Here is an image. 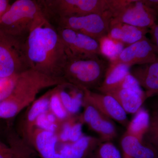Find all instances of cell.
<instances>
[{"label":"cell","instance_id":"cell-1","mask_svg":"<svg viewBox=\"0 0 158 158\" xmlns=\"http://www.w3.org/2000/svg\"><path fill=\"white\" fill-rule=\"evenodd\" d=\"M24 49L31 69L50 77H63L67 61L66 48L56 27L43 13L34 23Z\"/></svg>","mask_w":158,"mask_h":158},{"label":"cell","instance_id":"cell-2","mask_svg":"<svg viewBox=\"0 0 158 158\" xmlns=\"http://www.w3.org/2000/svg\"><path fill=\"white\" fill-rule=\"evenodd\" d=\"M68 83L63 77L48 76L29 69L18 75L8 97L0 102V118H13L35 101L40 90Z\"/></svg>","mask_w":158,"mask_h":158},{"label":"cell","instance_id":"cell-3","mask_svg":"<svg viewBox=\"0 0 158 158\" xmlns=\"http://www.w3.org/2000/svg\"><path fill=\"white\" fill-rule=\"evenodd\" d=\"M108 66L106 61L99 56L68 57L63 77L66 82L82 90L97 89L101 85Z\"/></svg>","mask_w":158,"mask_h":158},{"label":"cell","instance_id":"cell-4","mask_svg":"<svg viewBox=\"0 0 158 158\" xmlns=\"http://www.w3.org/2000/svg\"><path fill=\"white\" fill-rule=\"evenodd\" d=\"M49 21L59 18L103 14L113 11L115 0H38Z\"/></svg>","mask_w":158,"mask_h":158},{"label":"cell","instance_id":"cell-5","mask_svg":"<svg viewBox=\"0 0 158 158\" xmlns=\"http://www.w3.org/2000/svg\"><path fill=\"white\" fill-rule=\"evenodd\" d=\"M42 13L38 1L17 0L3 16L0 31L25 41L34 23Z\"/></svg>","mask_w":158,"mask_h":158},{"label":"cell","instance_id":"cell-6","mask_svg":"<svg viewBox=\"0 0 158 158\" xmlns=\"http://www.w3.org/2000/svg\"><path fill=\"white\" fill-rule=\"evenodd\" d=\"M24 42L0 31V78L17 76L31 69Z\"/></svg>","mask_w":158,"mask_h":158},{"label":"cell","instance_id":"cell-7","mask_svg":"<svg viewBox=\"0 0 158 158\" xmlns=\"http://www.w3.org/2000/svg\"><path fill=\"white\" fill-rule=\"evenodd\" d=\"M112 14H91L77 17L59 18L49 21L56 28L70 29L99 41L107 36ZM55 27V26H54Z\"/></svg>","mask_w":158,"mask_h":158},{"label":"cell","instance_id":"cell-8","mask_svg":"<svg viewBox=\"0 0 158 158\" xmlns=\"http://www.w3.org/2000/svg\"><path fill=\"white\" fill-rule=\"evenodd\" d=\"M157 10L145 6L143 0H125L113 12L110 23L126 24L150 28L156 23Z\"/></svg>","mask_w":158,"mask_h":158},{"label":"cell","instance_id":"cell-9","mask_svg":"<svg viewBox=\"0 0 158 158\" xmlns=\"http://www.w3.org/2000/svg\"><path fill=\"white\" fill-rule=\"evenodd\" d=\"M56 28L66 48L67 57L87 58L102 55L99 42L96 40L70 29Z\"/></svg>","mask_w":158,"mask_h":158},{"label":"cell","instance_id":"cell-10","mask_svg":"<svg viewBox=\"0 0 158 158\" xmlns=\"http://www.w3.org/2000/svg\"><path fill=\"white\" fill-rule=\"evenodd\" d=\"M158 48L145 37L123 48L115 59L110 60L109 65L123 64L130 66L143 65L158 61Z\"/></svg>","mask_w":158,"mask_h":158},{"label":"cell","instance_id":"cell-11","mask_svg":"<svg viewBox=\"0 0 158 158\" xmlns=\"http://www.w3.org/2000/svg\"><path fill=\"white\" fill-rule=\"evenodd\" d=\"M83 104L93 106L102 114L127 127L129 121L127 113L113 97L108 94L98 93L84 89Z\"/></svg>","mask_w":158,"mask_h":158},{"label":"cell","instance_id":"cell-12","mask_svg":"<svg viewBox=\"0 0 158 158\" xmlns=\"http://www.w3.org/2000/svg\"><path fill=\"white\" fill-rule=\"evenodd\" d=\"M85 112L80 120L88 125L90 129L98 133L102 142H110L116 138L117 133L111 119L104 116L93 106L83 104Z\"/></svg>","mask_w":158,"mask_h":158},{"label":"cell","instance_id":"cell-13","mask_svg":"<svg viewBox=\"0 0 158 158\" xmlns=\"http://www.w3.org/2000/svg\"><path fill=\"white\" fill-rule=\"evenodd\" d=\"M101 143L98 138L83 135L76 142L62 144L58 152L62 158H89Z\"/></svg>","mask_w":158,"mask_h":158},{"label":"cell","instance_id":"cell-14","mask_svg":"<svg viewBox=\"0 0 158 158\" xmlns=\"http://www.w3.org/2000/svg\"><path fill=\"white\" fill-rule=\"evenodd\" d=\"M59 142L56 133L34 129L30 139L41 158H62L58 152Z\"/></svg>","mask_w":158,"mask_h":158},{"label":"cell","instance_id":"cell-15","mask_svg":"<svg viewBox=\"0 0 158 158\" xmlns=\"http://www.w3.org/2000/svg\"><path fill=\"white\" fill-rule=\"evenodd\" d=\"M130 73L145 89L147 98L157 94L158 61L134 68Z\"/></svg>","mask_w":158,"mask_h":158},{"label":"cell","instance_id":"cell-16","mask_svg":"<svg viewBox=\"0 0 158 158\" xmlns=\"http://www.w3.org/2000/svg\"><path fill=\"white\" fill-rule=\"evenodd\" d=\"M58 88L61 102L69 115L78 113L83 105L84 90L69 83L58 85Z\"/></svg>","mask_w":158,"mask_h":158},{"label":"cell","instance_id":"cell-17","mask_svg":"<svg viewBox=\"0 0 158 158\" xmlns=\"http://www.w3.org/2000/svg\"><path fill=\"white\" fill-rule=\"evenodd\" d=\"M121 144L126 158H158L154 147L143 144L142 141L133 136L125 135Z\"/></svg>","mask_w":158,"mask_h":158},{"label":"cell","instance_id":"cell-18","mask_svg":"<svg viewBox=\"0 0 158 158\" xmlns=\"http://www.w3.org/2000/svg\"><path fill=\"white\" fill-rule=\"evenodd\" d=\"M52 90V89L48 91L40 98L34 101L27 112L23 133L26 140L29 142L35 129L36 119L40 115L49 110V100Z\"/></svg>","mask_w":158,"mask_h":158},{"label":"cell","instance_id":"cell-19","mask_svg":"<svg viewBox=\"0 0 158 158\" xmlns=\"http://www.w3.org/2000/svg\"><path fill=\"white\" fill-rule=\"evenodd\" d=\"M131 66L123 64L109 65L104 79L97 90L101 93L107 94L119 86L126 76L130 73Z\"/></svg>","mask_w":158,"mask_h":158},{"label":"cell","instance_id":"cell-20","mask_svg":"<svg viewBox=\"0 0 158 158\" xmlns=\"http://www.w3.org/2000/svg\"><path fill=\"white\" fill-rule=\"evenodd\" d=\"M106 94L113 97L127 113H137L145 100L131 90L118 88Z\"/></svg>","mask_w":158,"mask_h":158},{"label":"cell","instance_id":"cell-21","mask_svg":"<svg viewBox=\"0 0 158 158\" xmlns=\"http://www.w3.org/2000/svg\"><path fill=\"white\" fill-rule=\"evenodd\" d=\"M150 123L149 113L146 110L140 108L136 113L132 120L129 122L125 135L133 136L142 141L147 132Z\"/></svg>","mask_w":158,"mask_h":158},{"label":"cell","instance_id":"cell-22","mask_svg":"<svg viewBox=\"0 0 158 158\" xmlns=\"http://www.w3.org/2000/svg\"><path fill=\"white\" fill-rule=\"evenodd\" d=\"M9 146L13 152V158H32L33 152L26 141L15 133L10 131L7 135Z\"/></svg>","mask_w":158,"mask_h":158},{"label":"cell","instance_id":"cell-23","mask_svg":"<svg viewBox=\"0 0 158 158\" xmlns=\"http://www.w3.org/2000/svg\"><path fill=\"white\" fill-rule=\"evenodd\" d=\"M120 23L122 31L121 43L123 44L131 45L145 37L149 32V29L135 27L126 24ZM127 45V46H128Z\"/></svg>","mask_w":158,"mask_h":158},{"label":"cell","instance_id":"cell-24","mask_svg":"<svg viewBox=\"0 0 158 158\" xmlns=\"http://www.w3.org/2000/svg\"><path fill=\"white\" fill-rule=\"evenodd\" d=\"M49 111L61 122H64L71 117L61 102L58 91V86L52 90L49 100Z\"/></svg>","mask_w":158,"mask_h":158},{"label":"cell","instance_id":"cell-25","mask_svg":"<svg viewBox=\"0 0 158 158\" xmlns=\"http://www.w3.org/2000/svg\"><path fill=\"white\" fill-rule=\"evenodd\" d=\"M98 41L102 54L109 57L110 60L115 59L123 49V44L113 41L107 36L103 37Z\"/></svg>","mask_w":158,"mask_h":158},{"label":"cell","instance_id":"cell-26","mask_svg":"<svg viewBox=\"0 0 158 158\" xmlns=\"http://www.w3.org/2000/svg\"><path fill=\"white\" fill-rule=\"evenodd\" d=\"M94 152L98 158H122L119 151L110 142H102Z\"/></svg>","mask_w":158,"mask_h":158},{"label":"cell","instance_id":"cell-27","mask_svg":"<svg viewBox=\"0 0 158 158\" xmlns=\"http://www.w3.org/2000/svg\"><path fill=\"white\" fill-rule=\"evenodd\" d=\"M118 88L131 90L137 94L145 100L147 98L145 91L142 90V88L139 85L137 80L131 73L126 76L119 86L116 88Z\"/></svg>","mask_w":158,"mask_h":158},{"label":"cell","instance_id":"cell-28","mask_svg":"<svg viewBox=\"0 0 158 158\" xmlns=\"http://www.w3.org/2000/svg\"><path fill=\"white\" fill-rule=\"evenodd\" d=\"M46 113L38 116L35 121V127L43 131L58 134L62 123H51L47 118Z\"/></svg>","mask_w":158,"mask_h":158},{"label":"cell","instance_id":"cell-29","mask_svg":"<svg viewBox=\"0 0 158 158\" xmlns=\"http://www.w3.org/2000/svg\"><path fill=\"white\" fill-rule=\"evenodd\" d=\"M17 76L0 78V102L8 97L11 93Z\"/></svg>","mask_w":158,"mask_h":158},{"label":"cell","instance_id":"cell-30","mask_svg":"<svg viewBox=\"0 0 158 158\" xmlns=\"http://www.w3.org/2000/svg\"><path fill=\"white\" fill-rule=\"evenodd\" d=\"M82 128L83 123L81 120L79 122L74 121L71 128L69 143L76 142L83 135Z\"/></svg>","mask_w":158,"mask_h":158},{"label":"cell","instance_id":"cell-31","mask_svg":"<svg viewBox=\"0 0 158 158\" xmlns=\"http://www.w3.org/2000/svg\"><path fill=\"white\" fill-rule=\"evenodd\" d=\"M0 158H13V152L9 146L0 142Z\"/></svg>","mask_w":158,"mask_h":158},{"label":"cell","instance_id":"cell-32","mask_svg":"<svg viewBox=\"0 0 158 158\" xmlns=\"http://www.w3.org/2000/svg\"><path fill=\"white\" fill-rule=\"evenodd\" d=\"M151 37L150 41L158 48V25L156 23L149 28V32Z\"/></svg>","mask_w":158,"mask_h":158},{"label":"cell","instance_id":"cell-33","mask_svg":"<svg viewBox=\"0 0 158 158\" xmlns=\"http://www.w3.org/2000/svg\"><path fill=\"white\" fill-rule=\"evenodd\" d=\"M11 5L10 1L9 0H0V23L3 16L9 10Z\"/></svg>","mask_w":158,"mask_h":158},{"label":"cell","instance_id":"cell-34","mask_svg":"<svg viewBox=\"0 0 158 158\" xmlns=\"http://www.w3.org/2000/svg\"><path fill=\"white\" fill-rule=\"evenodd\" d=\"M143 2L145 6L149 8L158 10V0H143Z\"/></svg>","mask_w":158,"mask_h":158},{"label":"cell","instance_id":"cell-35","mask_svg":"<svg viewBox=\"0 0 158 158\" xmlns=\"http://www.w3.org/2000/svg\"><path fill=\"white\" fill-rule=\"evenodd\" d=\"M89 158H98V157L96 155V154H95V153L94 152Z\"/></svg>","mask_w":158,"mask_h":158},{"label":"cell","instance_id":"cell-36","mask_svg":"<svg viewBox=\"0 0 158 158\" xmlns=\"http://www.w3.org/2000/svg\"></svg>","mask_w":158,"mask_h":158}]
</instances>
